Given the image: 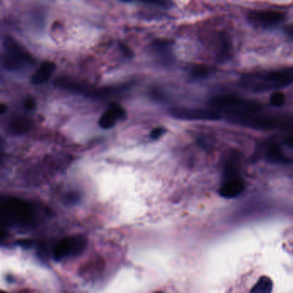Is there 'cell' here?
Returning a JSON list of instances; mask_svg holds the SVG:
<instances>
[{
  "label": "cell",
  "instance_id": "6da1fadb",
  "mask_svg": "<svg viewBox=\"0 0 293 293\" xmlns=\"http://www.w3.org/2000/svg\"><path fill=\"white\" fill-rule=\"evenodd\" d=\"M34 220V209L29 202L17 197H0V222L6 225L27 226Z\"/></svg>",
  "mask_w": 293,
  "mask_h": 293
},
{
  "label": "cell",
  "instance_id": "7a4b0ae2",
  "mask_svg": "<svg viewBox=\"0 0 293 293\" xmlns=\"http://www.w3.org/2000/svg\"><path fill=\"white\" fill-rule=\"evenodd\" d=\"M292 83L293 67L267 73L247 75L242 80L243 86L254 92L279 89L287 87Z\"/></svg>",
  "mask_w": 293,
  "mask_h": 293
},
{
  "label": "cell",
  "instance_id": "3957f363",
  "mask_svg": "<svg viewBox=\"0 0 293 293\" xmlns=\"http://www.w3.org/2000/svg\"><path fill=\"white\" fill-rule=\"evenodd\" d=\"M5 46L7 51L1 57V64L6 70L11 72H19L34 64V57L13 38H6Z\"/></svg>",
  "mask_w": 293,
  "mask_h": 293
},
{
  "label": "cell",
  "instance_id": "277c9868",
  "mask_svg": "<svg viewBox=\"0 0 293 293\" xmlns=\"http://www.w3.org/2000/svg\"><path fill=\"white\" fill-rule=\"evenodd\" d=\"M87 246V239L83 235L67 237L60 240L53 250L55 261L60 262L83 253Z\"/></svg>",
  "mask_w": 293,
  "mask_h": 293
},
{
  "label": "cell",
  "instance_id": "5b68a950",
  "mask_svg": "<svg viewBox=\"0 0 293 293\" xmlns=\"http://www.w3.org/2000/svg\"><path fill=\"white\" fill-rule=\"evenodd\" d=\"M171 116L184 120H216L220 119V114L216 110L208 109L185 108L178 107L170 111Z\"/></svg>",
  "mask_w": 293,
  "mask_h": 293
},
{
  "label": "cell",
  "instance_id": "8992f818",
  "mask_svg": "<svg viewBox=\"0 0 293 293\" xmlns=\"http://www.w3.org/2000/svg\"><path fill=\"white\" fill-rule=\"evenodd\" d=\"M285 17L283 12L276 11H253L250 12L248 20L252 25L268 28L281 23Z\"/></svg>",
  "mask_w": 293,
  "mask_h": 293
},
{
  "label": "cell",
  "instance_id": "52a82bcc",
  "mask_svg": "<svg viewBox=\"0 0 293 293\" xmlns=\"http://www.w3.org/2000/svg\"><path fill=\"white\" fill-rule=\"evenodd\" d=\"M126 118V111L118 104H111L99 120V126L102 129L113 127L118 120Z\"/></svg>",
  "mask_w": 293,
  "mask_h": 293
},
{
  "label": "cell",
  "instance_id": "ba28073f",
  "mask_svg": "<svg viewBox=\"0 0 293 293\" xmlns=\"http://www.w3.org/2000/svg\"><path fill=\"white\" fill-rule=\"evenodd\" d=\"M244 188L245 185L239 177L225 179L219 189V195L225 198H234L242 193Z\"/></svg>",
  "mask_w": 293,
  "mask_h": 293
},
{
  "label": "cell",
  "instance_id": "9c48e42d",
  "mask_svg": "<svg viewBox=\"0 0 293 293\" xmlns=\"http://www.w3.org/2000/svg\"><path fill=\"white\" fill-rule=\"evenodd\" d=\"M55 70V64L50 61H46L40 66L36 72L33 75L31 83L34 85H40L46 82Z\"/></svg>",
  "mask_w": 293,
  "mask_h": 293
},
{
  "label": "cell",
  "instance_id": "30bf717a",
  "mask_svg": "<svg viewBox=\"0 0 293 293\" xmlns=\"http://www.w3.org/2000/svg\"><path fill=\"white\" fill-rule=\"evenodd\" d=\"M31 128V123L25 118H17L12 120L9 125V129L12 134H24Z\"/></svg>",
  "mask_w": 293,
  "mask_h": 293
},
{
  "label": "cell",
  "instance_id": "8fae6325",
  "mask_svg": "<svg viewBox=\"0 0 293 293\" xmlns=\"http://www.w3.org/2000/svg\"><path fill=\"white\" fill-rule=\"evenodd\" d=\"M266 156L269 161L273 163L283 164L289 162V159L282 152L281 148H279V146L275 144L268 146L266 151Z\"/></svg>",
  "mask_w": 293,
  "mask_h": 293
},
{
  "label": "cell",
  "instance_id": "7c38bea8",
  "mask_svg": "<svg viewBox=\"0 0 293 293\" xmlns=\"http://www.w3.org/2000/svg\"><path fill=\"white\" fill-rule=\"evenodd\" d=\"M273 290V281L270 278L263 276L260 278L251 289V293H271Z\"/></svg>",
  "mask_w": 293,
  "mask_h": 293
},
{
  "label": "cell",
  "instance_id": "4fadbf2b",
  "mask_svg": "<svg viewBox=\"0 0 293 293\" xmlns=\"http://www.w3.org/2000/svg\"><path fill=\"white\" fill-rule=\"evenodd\" d=\"M270 101L275 106H281L285 102V95L281 92H274L271 94Z\"/></svg>",
  "mask_w": 293,
  "mask_h": 293
},
{
  "label": "cell",
  "instance_id": "5bb4252c",
  "mask_svg": "<svg viewBox=\"0 0 293 293\" xmlns=\"http://www.w3.org/2000/svg\"><path fill=\"white\" fill-rule=\"evenodd\" d=\"M192 74L196 77H206L209 74V70L204 66H198L194 69Z\"/></svg>",
  "mask_w": 293,
  "mask_h": 293
},
{
  "label": "cell",
  "instance_id": "9a60e30c",
  "mask_svg": "<svg viewBox=\"0 0 293 293\" xmlns=\"http://www.w3.org/2000/svg\"><path fill=\"white\" fill-rule=\"evenodd\" d=\"M141 1H143L144 3L165 7V8H167L169 6H171V0H141Z\"/></svg>",
  "mask_w": 293,
  "mask_h": 293
},
{
  "label": "cell",
  "instance_id": "2e32d148",
  "mask_svg": "<svg viewBox=\"0 0 293 293\" xmlns=\"http://www.w3.org/2000/svg\"><path fill=\"white\" fill-rule=\"evenodd\" d=\"M165 132H166V130L164 127H158L151 132V138L154 140L159 139L165 134Z\"/></svg>",
  "mask_w": 293,
  "mask_h": 293
},
{
  "label": "cell",
  "instance_id": "e0dca14e",
  "mask_svg": "<svg viewBox=\"0 0 293 293\" xmlns=\"http://www.w3.org/2000/svg\"><path fill=\"white\" fill-rule=\"evenodd\" d=\"M36 106V104H35V100L34 99H26L25 101H24V107H25L27 110H29V111H32L34 110Z\"/></svg>",
  "mask_w": 293,
  "mask_h": 293
},
{
  "label": "cell",
  "instance_id": "ac0fdd59",
  "mask_svg": "<svg viewBox=\"0 0 293 293\" xmlns=\"http://www.w3.org/2000/svg\"><path fill=\"white\" fill-rule=\"evenodd\" d=\"M7 230H6V225L0 222V241L4 240L7 237Z\"/></svg>",
  "mask_w": 293,
  "mask_h": 293
},
{
  "label": "cell",
  "instance_id": "d6986e66",
  "mask_svg": "<svg viewBox=\"0 0 293 293\" xmlns=\"http://www.w3.org/2000/svg\"><path fill=\"white\" fill-rule=\"evenodd\" d=\"M285 33L288 37H290V39L293 40V23L289 24V25L285 27Z\"/></svg>",
  "mask_w": 293,
  "mask_h": 293
},
{
  "label": "cell",
  "instance_id": "ffe728a7",
  "mask_svg": "<svg viewBox=\"0 0 293 293\" xmlns=\"http://www.w3.org/2000/svg\"><path fill=\"white\" fill-rule=\"evenodd\" d=\"M285 144L289 146L290 148L293 147V131L288 136L287 138L285 139Z\"/></svg>",
  "mask_w": 293,
  "mask_h": 293
},
{
  "label": "cell",
  "instance_id": "44dd1931",
  "mask_svg": "<svg viewBox=\"0 0 293 293\" xmlns=\"http://www.w3.org/2000/svg\"><path fill=\"white\" fill-rule=\"evenodd\" d=\"M121 49H122L123 51H124V52L126 53V56H130V57H131V55H132L131 54V51H130L128 48H127V46H123V45H121Z\"/></svg>",
  "mask_w": 293,
  "mask_h": 293
},
{
  "label": "cell",
  "instance_id": "7402d4cb",
  "mask_svg": "<svg viewBox=\"0 0 293 293\" xmlns=\"http://www.w3.org/2000/svg\"><path fill=\"white\" fill-rule=\"evenodd\" d=\"M7 111V105L6 104H1L0 103V115L5 113Z\"/></svg>",
  "mask_w": 293,
  "mask_h": 293
},
{
  "label": "cell",
  "instance_id": "603a6c76",
  "mask_svg": "<svg viewBox=\"0 0 293 293\" xmlns=\"http://www.w3.org/2000/svg\"><path fill=\"white\" fill-rule=\"evenodd\" d=\"M2 142H3V140H2V138L0 137V145H1V143H2Z\"/></svg>",
  "mask_w": 293,
  "mask_h": 293
},
{
  "label": "cell",
  "instance_id": "cb8c5ba5",
  "mask_svg": "<svg viewBox=\"0 0 293 293\" xmlns=\"http://www.w3.org/2000/svg\"><path fill=\"white\" fill-rule=\"evenodd\" d=\"M0 293H8V292H6V291H3V290H0Z\"/></svg>",
  "mask_w": 293,
  "mask_h": 293
},
{
  "label": "cell",
  "instance_id": "d4e9b609",
  "mask_svg": "<svg viewBox=\"0 0 293 293\" xmlns=\"http://www.w3.org/2000/svg\"><path fill=\"white\" fill-rule=\"evenodd\" d=\"M122 1H126V2H129V1H131V0H122Z\"/></svg>",
  "mask_w": 293,
  "mask_h": 293
},
{
  "label": "cell",
  "instance_id": "484cf974",
  "mask_svg": "<svg viewBox=\"0 0 293 293\" xmlns=\"http://www.w3.org/2000/svg\"><path fill=\"white\" fill-rule=\"evenodd\" d=\"M155 293H163V292H161V291H158V292H155Z\"/></svg>",
  "mask_w": 293,
  "mask_h": 293
}]
</instances>
